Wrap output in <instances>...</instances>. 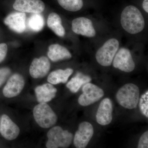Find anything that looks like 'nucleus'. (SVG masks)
Segmentation results:
<instances>
[{"mask_svg": "<svg viewBox=\"0 0 148 148\" xmlns=\"http://www.w3.org/2000/svg\"><path fill=\"white\" fill-rule=\"evenodd\" d=\"M0 133L6 140H15L20 133L19 127L8 116L3 115L0 123Z\"/></svg>", "mask_w": 148, "mask_h": 148, "instance_id": "nucleus-13", "label": "nucleus"}, {"mask_svg": "<svg viewBox=\"0 0 148 148\" xmlns=\"http://www.w3.org/2000/svg\"><path fill=\"white\" fill-rule=\"evenodd\" d=\"M57 89L50 84H45L37 86L35 93L37 101L39 103L49 102L55 97Z\"/></svg>", "mask_w": 148, "mask_h": 148, "instance_id": "nucleus-16", "label": "nucleus"}, {"mask_svg": "<svg viewBox=\"0 0 148 148\" xmlns=\"http://www.w3.org/2000/svg\"><path fill=\"white\" fill-rule=\"evenodd\" d=\"M72 29L77 34L88 38H92L96 35L92 21L86 17H80L73 19L72 21Z\"/></svg>", "mask_w": 148, "mask_h": 148, "instance_id": "nucleus-9", "label": "nucleus"}, {"mask_svg": "<svg viewBox=\"0 0 148 148\" xmlns=\"http://www.w3.org/2000/svg\"><path fill=\"white\" fill-rule=\"evenodd\" d=\"M138 148H148V131H147L143 133L140 137L138 143Z\"/></svg>", "mask_w": 148, "mask_h": 148, "instance_id": "nucleus-24", "label": "nucleus"}, {"mask_svg": "<svg viewBox=\"0 0 148 148\" xmlns=\"http://www.w3.org/2000/svg\"><path fill=\"white\" fill-rule=\"evenodd\" d=\"M82 91L83 93L80 95L78 101L80 105L85 107L99 101L104 95L102 88L89 82L84 86Z\"/></svg>", "mask_w": 148, "mask_h": 148, "instance_id": "nucleus-6", "label": "nucleus"}, {"mask_svg": "<svg viewBox=\"0 0 148 148\" xmlns=\"http://www.w3.org/2000/svg\"><path fill=\"white\" fill-rule=\"evenodd\" d=\"M115 55L113 66L122 71L130 73L135 68V63L129 49L121 48Z\"/></svg>", "mask_w": 148, "mask_h": 148, "instance_id": "nucleus-7", "label": "nucleus"}, {"mask_svg": "<svg viewBox=\"0 0 148 148\" xmlns=\"http://www.w3.org/2000/svg\"><path fill=\"white\" fill-rule=\"evenodd\" d=\"M10 71L8 68H3L0 69V77L6 78L10 73Z\"/></svg>", "mask_w": 148, "mask_h": 148, "instance_id": "nucleus-26", "label": "nucleus"}, {"mask_svg": "<svg viewBox=\"0 0 148 148\" xmlns=\"http://www.w3.org/2000/svg\"><path fill=\"white\" fill-rule=\"evenodd\" d=\"M13 8L22 12L41 13L45 9L44 3L41 0H15Z\"/></svg>", "mask_w": 148, "mask_h": 148, "instance_id": "nucleus-11", "label": "nucleus"}, {"mask_svg": "<svg viewBox=\"0 0 148 148\" xmlns=\"http://www.w3.org/2000/svg\"><path fill=\"white\" fill-rule=\"evenodd\" d=\"M91 80L88 76L81 73H77L68 83L66 86L72 92L76 93L78 91L82 86L90 82Z\"/></svg>", "mask_w": 148, "mask_h": 148, "instance_id": "nucleus-20", "label": "nucleus"}, {"mask_svg": "<svg viewBox=\"0 0 148 148\" xmlns=\"http://www.w3.org/2000/svg\"><path fill=\"white\" fill-rule=\"evenodd\" d=\"M25 84L23 77L18 74H15L10 78L3 89V95L7 98L16 97L23 90Z\"/></svg>", "mask_w": 148, "mask_h": 148, "instance_id": "nucleus-10", "label": "nucleus"}, {"mask_svg": "<svg viewBox=\"0 0 148 148\" xmlns=\"http://www.w3.org/2000/svg\"><path fill=\"white\" fill-rule=\"evenodd\" d=\"M6 78L0 77V86L3 84Z\"/></svg>", "mask_w": 148, "mask_h": 148, "instance_id": "nucleus-28", "label": "nucleus"}, {"mask_svg": "<svg viewBox=\"0 0 148 148\" xmlns=\"http://www.w3.org/2000/svg\"><path fill=\"white\" fill-rule=\"evenodd\" d=\"M140 89L137 85L127 84L121 88L117 92L116 101L125 108L133 109L137 107L140 100Z\"/></svg>", "mask_w": 148, "mask_h": 148, "instance_id": "nucleus-2", "label": "nucleus"}, {"mask_svg": "<svg viewBox=\"0 0 148 148\" xmlns=\"http://www.w3.org/2000/svg\"><path fill=\"white\" fill-rule=\"evenodd\" d=\"M94 133L92 125L86 121L80 123L78 129L76 132L74 138V144L77 148L86 147Z\"/></svg>", "mask_w": 148, "mask_h": 148, "instance_id": "nucleus-8", "label": "nucleus"}, {"mask_svg": "<svg viewBox=\"0 0 148 148\" xmlns=\"http://www.w3.org/2000/svg\"><path fill=\"white\" fill-rule=\"evenodd\" d=\"M139 107L140 112L147 118L148 117V91L143 94L140 98Z\"/></svg>", "mask_w": 148, "mask_h": 148, "instance_id": "nucleus-23", "label": "nucleus"}, {"mask_svg": "<svg viewBox=\"0 0 148 148\" xmlns=\"http://www.w3.org/2000/svg\"><path fill=\"white\" fill-rule=\"evenodd\" d=\"M60 5L66 10L77 12L83 6V0H57Z\"/></svg>", "mask_w": 148, "mask_h": 148, "instance_id": "nucleus-22", "label": "nucleus"}, {"mask_svg": "<svg viewBox=\"0 0 148 148\" xmlns=\"http://www.w3.org/2000/svg\"><path fill=\"white\" fill-rule=\"evenodd\" d=\"M50 69L49 60L45 56H42L34 59L30 67L29 73L32 77L40 78L47 75Z\"/></svg>", "mask_w": 148, "mask_h": 148, "instance_id": "nucleus-14", "label": "nucleus"}, {"mask_svg": "<svg viewBox=\"0 0 148 148\" xmlns=\"http://www.w3.org/2000/svg\"><path fill=\"white\" fill-rule=\"evenodd\" d=\"M26 14L24 12H14L9 14L4 22L10 29L20 34L26 30Z\"/></svg>", "mask_w": 148, "mask_h": 148, "instance_id": "nucleus-15", "label": "nucleus"}, {"mask_svg": "<svg viewBox=\"0 0 148 148\" xmlns=\"http://www.w3.org/2000/svg\"><path fill=\"white\" fill-rule=\"evenodd\" d=\"M119 47V42L116 39L108 40L96 52V61L101 66H110Z\"/></svg>", "mask_w": 148, "mask_h": 148, "instance_id": "nucleus-5", "label": "nucleus"}, {"mask_svg": "<svg viewBox=\"0 0 148 148\" xmlns=\"http://www.w3.org/2000/svg\"><path fill=\"white\" fill-rule=\"evenodd\" d=\"M121 23L123 28L132 34L142 32L145 26V19L141 12L133 5L127 6L123 11Z\"/></svg>", "mask_w": 148, "mask_h": 148, "instance_id": "nucleus-1", "label": "nucleus"}, {"mask_svg": "<svg viewBox=\"0 0 148 148\" xmlns=\"http://www.w3.org/2000/svg\"><path fill=\"white\" fill-rule=\"evenodd\" d=\"M33 114L37 123L42 128H49L57 122V116L46 103H40L35 106Z\"/></svg>", "mask_w": 148, "mask_h": 148, "instance_id": "nucleus-4", "label": "nucleus"}, {"mask_svg": "<svg viewBox=\"0 0 148 148\" xmlns=\"http://www.w3.org/2000/svg\"><path fill=\"white\" fill-rule=\"evenodd\" d=\"M28 27L34 32H39L42 30L45 25L44 19L42 15L38 13H33L28 19Z\"/></svg>", "mask_w": 148, "mask_h": 148, "instance_id": "nucleus-21", "label": "nucleus"}, {"mask_svg": "<svg viewBox=\"0 0 148 148\" xmlns=\"http://www.w3.org/2000/svg\"><path fill=\"white\" fill-rule=\"evenodd\" d=\"M47 24L48 27L58 36H65V29L62 26L61 17L57 14L55 12L50 14L48 17Z\"/></svg>", "mask_w": 148, "mask_h": 148, "instance_id": "nucleus-19", "label": "nucleus"}, {"mask_svg": "<svg viewBox=\"0 0 148 148\" xmlns=\"http://www.w3.org/2000/svg\"><path fill=\"white\" fill-rule=\"evenodd\" d=\"M143 7L147 13L148 12V0H144L143 3Z\"/></svg>", "mask_w": 148, "mask_h": 148, "instance_id": "nucleus-27", "label": "nucleus"}, {"mask_svg": "<svg viewBox=\"0 0 148 148\" xmlns=\"http://www.w3.org/2000/svg\"><path fill=\"white\" fill-rule=\"evenodd\" d=\"M48 148H68L71 144L73 135L60 126L53 127L47 132Z\"/></svg>", "mask_w": 148, "mask_h": 148, "instance_id": "nucleus-3", "label": "nucleus"}, {"mask_svg": "<svg viewBox=\"0 0 148 148\" xmlns=\"http://www.w3.org/2000/svg\"><path fill=\"white\" fill-rule=\"evenodd\" d=\"M73 72V70L71 69L64 70L59 69L54 71L51 72L48 77V82L52 84H57L61 83H65Z\"/></svg>", "mask_w": 148, "mask_h": 148, "instance_id": "nucleus-18", "label": "nucleus"}, {"mask_svg": "<svg viewBox=\"0 0 148 148\" xmlns=\"http://www.w3.org/2000/svg\"><path fill=\"white\" fill-rule=\"evenodd\" d=\"M8 51V47L5 43L0 44V63L5 58Z\"/></svg>", "mask_w": 148, "mask_h": 148, "instance_id": "nucleus-25", "label": "nucleus"}, {"mask_svg": "<svg viewBox=\"0 0 148 148\" xmlns=\"http://www.w3.org/2000/svg\"><path fill=\"white\" fill-rule=\"evenodd\" d=\"M113 105L110 98L101 101L96 114V121L102 125H108L112 120Z\"/></svg>", "mask_w": 148, "mask_h": 148, "instance_id": "nucleus-12", "label": "nucleus"}, {"mask_svg": "<svg viewBox=\"0 0 148 148\" xmlns=\"http://www.w3.org/2000/svg\"><path fill=\"white\" fill-rule=\"evenodd\" d=\"M48 56L53 62L71 58L70 51L66 47L58 44L51 45L49 47Z\"/></svg>", "mask_w": 148, "mask_h": 148, "instance_id": "nucleus-17", "label": "nucleus"}]
</instances>
